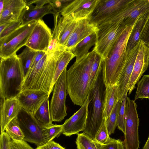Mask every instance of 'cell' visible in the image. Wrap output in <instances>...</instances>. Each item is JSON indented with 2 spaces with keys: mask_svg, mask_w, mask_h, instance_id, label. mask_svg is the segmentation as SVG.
I'll list each match as a JSON object with an SVG mask.
<instances>
[{
  "mask_svg": "<svg viewBox=\"0 0 149 149\" xmlns=\"http://www.w3.org/2000/svg\"><path fill=\"white\" fill-rule=\"evenodd\" d=\"M96 54L93 49L76 60L67 70V93L74 104L81 106L88 95L91 69Z\"/></svg>",
  "mask_w": 149,
  "mask_h": 149,
  "instance_id": "6da1fadb",
  "label": "cell"
},
{
  "mask_svg": "<svg viewBox=\"0 0 149 149\" xmlns=\"http://www.w3.org/2000/svg\"><path fill=\"white\" fill-rule=\"evenodd\" d=\"M134 24L127 26L107 57L103 60L102 70L106 87L114 85L118 81L127 59V45Z\"/></svg>",
  "mask_w": 149,
  "mask_h": 149,
  "instance_id": "7a4b0ae2",
  "label": "cell"
},
{
  "mask_svg": "<svg viewBox=\"0 0 149 149\" xmlns=\"http://www.w3.org/2000/svg\"><path fill=\"white\" fill-rule=\"evenodd\" d=\"M24 78L17 55L1 58L0 95L5 100L16 97L22 91Z\"/></svg>",
  "mask_w": 149,
  "mask_h": 149,
  "instance_id": "3957f363",
  "label": "cell"
},
{
  "mask_svg": "<svg viewBox=\"0 0 149 149\" xmlns=\"http://www.w3.org/2000/svg\"><path fill=\"white\" fill-rule=\"evenodd\" d=\"M105 89L102 65L93 88L88 92V113L85 127L83 131L93 140H94L96 133L105 120L103 109Z\"/></svg>",
  "mask_w": 149,
  "mask_h": 149,
  "instance_id": "277c9868",
  "label": "cell"
},
{
  "mask_svg": "<svg viewBox=\"0 0 149 149\" xmlns=\"http://www.w3.org/2000/svg\"><path fill=\"white\" fill-rule=\"evenodd\" d=\"M127 26L119 22H109L98 26L97 41L93 49L103 60L107 57Z\"/></svg>",
  "mask_w": 149,
  "mask_h": 149,
  "instance_id": "5b68a950",
  "label": "cell"
},
{
  "mask_svg": "<svg viewBox=\"0 0 149 149\" xmlns=\"http://www.w3.org/2000/svg\"><path fill=\"white\" fill-rule=\"evenodd\" d=\"M37 21L21 25L6 37L0 40V56L6 58L13 55L25 45L35 26Z\"/></svg>",
  "mask_w": 149,
  "mask_h": 149,
  "instance_id": "8992f818",
  "label": "cell"
},
{
  "mask_svg": "<svg viewBox=\"0 0 149 149\" xmlns=\"http://www.w3.org/2000/svg\"><path fill=\"white\" fill-rule=\"evenodd\" d=\"M135 101L127 97L125 106L124 140L125 149H138L140 142L138 129L139 120Z\"/></svg>",
  "mask_w": 149,
  "mask_h": 149,
  "instance_id": "52a82bcc",
  "label": "cell"
},
{
  "mask_svg": "<svg viewBox=\"0 0 149 149\" xmlns=\"http://www.w3.org/2000/svg\"><path fill=\"white\" fill-rule=\"evenodd\" d=\"M67 71L66 68L54 86L49 105L51 117L52 122H61L67 115V108L65 104L67 94Z\"/></svg>",
  "mask_w": 149,
  "mask_h": 149,
  "instance_id": "ba28073f",
  "label": "cell"
},
{
  "mask_svg": "<svg viewBox=\"0 0 149 149\" xmlns=\"http://www.w3.org/2000/svg\"><path fill=\"white\" fill-rule=\"evenodd\" d=\"M17 117L24 135V140L37 146L45 144L43 130L47 126L40 123L33 115L22 108Z\"/></svg>",
  "mask_w": 149,
  "mask_h": 149,
  "instance_id": "9c48e42d",
  "label": "cell"
},
{
  "mask_svg": "<svg viewBox=\"0 0 149 149\" xmlns=\"http://www.w3.org/2000/svg\"><path fill=\"white\" fill-rule=\"evenodd\" d=\"M149 11V0H132L116 14L99 25L119 22L126 26L133 25L140 15Z\"/></svg>",
  "mask_w": 149,
  "mask_h": 149,
  "instance_id": "30bf717a",
  "label": "cell"
},
{
  "mask_svg": "<svg viewBox=\"0 0 149 149\" xmlns=\"http://www.w3.org/2000/svg\"><path fill=\"white\" fill-rule=\"evenodd\" d=\"M100 0H73L60 13L63 17L78 22L89 19Z\"/></svg>",
  "mask_w": 149,
  "mask_h": 149,
  "instance_id": "8fae6325",
  "label": "cell"
},
{
  "mask_svg": "<svg viewBox=\"0 0 149 149\" xmlns=\"http://www.w3.org/2000/svg\"><path fill=\"white\" fill-rule=\"evenodd\" d=\"M132 0H100L89 18L97 25L110 18Z\"/></svg>",
  "mask_w": 149,
  "mask_h": 149,
  "instance_id": "7c38bea8",
  "label": "cell"
},
{
  "mask_svg": "<svg viewBox=\"0 0 149 149\" xmlns=\"http://www.w3.org/2000/svg\"><path fill=\"white\" fill-rule=\"evenodd\" d=\"M63 49L58 47L56 51L48 55L40 79L33 90L42 91L49 95L53 87V82L58 57Z\"/></svg>",
  "mask_w": 149,
  "mask_h": 149,
  "instance_id": "4fadbf2b",
  "label": "cell"
},
{
  "mask_svg": "<svg viewBox=\"0 0 149 149\" xmlns=\"http://www.w3.org/2000/svg\"><path fill=\"white\" fill-rule=\"evenodd\" d=\"M52 38L50 29L41 19L37 21L25 46L37 51L46 52Z\"/></svg>",
  "mask_w": 149,
  "mask_h": 149,
  "instance_id": "5bb4252c",
  "label": "cell"
},
{
  "mask_svg": "<svg viewBox=\"0 0 149 149\" xmlns=\"http://www.w3.org/2000/svg\"><path fill=\"white\" fill-rule=\"evenodd\" d=\"M89 96L88 94L83 104L79 109L62 125V133L70 136L78 134L83 131L85 127L88 113Z\"/></svg>",
  "mask_w": 149,
  "mask_h": 149,
  "instance_id": "9a60e30c",
  "label": "cell"
},
{
  "mask_svg": "<svg viewBox=\"0 0 149 149\" xmlns=\"http://www.w3.org/2000/svg\"><path fill=\"white\" fill-rule=\"evenodd\" d=\"M49 96L43 91L26 89L22 90L16 98L22 108L33 116Z\"/></svg>",
  "mask_w": 149,
  "mask_h": 149,
  "instance_id": "2e32d148",
  "label": "cell"
},
{
  "mask_svg": "<svg viewBox=\"0 0 149 149\" xmlns=\"http://www.w3.org/2000/svg\"><path fill=\"white\" fill-rule=\"evenodd\" d=\"M139 45L140 42L128 54L127 61L117 83L118 85V102H121L127 95L129 91L128 85L139 51Z\"/></svg>",
  "mask_w": 149,
  "mask_h": 149,
  "instance_id": "e0dca14e",
  "label": "cell"
},
{
  "mask_svg": "<svg viewBox=\"0 0 149 149\" xmlns=\"http://www.w3.org/2000/svg\"><path fill=\"white\" fill-rule=\"evenodd\" d=\"M149 65V48L142 41L140 40L139 51L128 85L129 95L134 89L136 84Z\"/></svg>",
  "mask_w": 149,
  "mask_h": 149,
  "instance_id": "ac0fdd59",
  "label": "cell"
},
{
  "mask_svg": "<svg viewBox=\"0 0 149 149\" xmlns=\"http://www.w3.org/2000/svg\"><path fill=\"white\" fill-rule=\"evenodd\" d=\"M97 29V25L91 22L89 19L78 21L76 27L64 47V49L70 51L81 41L96 32Z\"/></svg>",
  "mask_w": 149,
  "mask_h": 149,
  "instance_id": "d6986e66",
  "label": "cell"
},
{
  "mask_svg": "<svg viewBox=\"0 0 149 149\" xmlns=\"http://www.w3.org/2000/svg\"><path fill=\"white\" fill-rule=\"evenodd\" d=\"M22 108L16 97L5 100H0L1 132L5 131L7 125L17 116Z\"/></svg>",
  "mask_w": 149,
  "mask_h": 149,
  "instance_id": "ffe728a7",
  "label": "cell"
},
{
  "mask_svg": "<svg viewBox=\"0 0 149 149\" xmlns=\"http://www.w3.org/2000/svg\"><path fill=\"white\" fill-rule=\"evenodd\" d=\"M26 5L25 0H3V8L0 15V25L18 20Z\"/></svg>",
  "mask_w": 149,
  "mask_h": 149,
  "instance_id": "44dd1931",
  "label": "cell"
},
{
  "mask_svg": "<svg viewBox=\"0 0 149 149\" xmlns=\"http://www.w3.org/2000/svg\"><path fill=\"white\" fill-rule=\"evenodd\" d=\"M58 14L50 5H45L41 8H36L32 4L26 5L22 10L19 19L22 22V25L31 22L37 21L48 14Z\"/></svg>",
  "mask_w": 149,
  "mask_h": 149,
  "instance_id": "7402d4cb",
  "label": "cell"
},
{
  "mask_svg": "<svg viewBox=\"0 0 149 149\" xmlns=\"http://www.w3.org/2000/svg\"><path fill=\"white\" fill-rule=\"evenodd\" d=\"M149 16V11L140 15L136 22L127 41L126 49L127 54L139 43L142 30Z\"/></svg>",
  "mask_w": 149,
  "mask_h": 149,
  "instance_id": "603a6c76",
  "label": "cell"
},
{
  "mask_svg": "<svg viewBox=\"0 0 149 149\" xmlns=\"http://www.w3.org/2000/svg\"><path fill=\"white\" fill-rule=\"evenodd\" d=\"M59 15L58 24L59 33V47L64 49L70 36L76 26L77 22L61 17Z\"/></svg>",
  "mask_w": 149,
  "mask_h": 149,
  "instance_id": "cb8c5ba5",
  "label": "cell"
},
{
  "mask_svg": "<svg viewBox=\"0 0 149 149\" xmlns=\"http://www.w3.org/2000/svg\"><path fill=\"white\" fill-rule=\"evenodd\" d=\"M118 88L117 83L106 87L103 109V117L105 120L118 102Z\"/></svg>",
  "mask_w": 149,
  "mask_h": 149,
  "instance_id": "d4e9b609",
  "label": "cell"
},
{
  "mask_svg": "<svg viewBox=\"0 0 149 149\" xmlns=\"http://www.w3.org/2000/svg\"><path fill=\"white\" fill-rule=\"evenodd\" d=\"M97 41L96 32H94L83 39L74 47L70 51L78 59L87 54L89 50Z\"/></svg>",
  "mask_w": 149,
  "mask_h": 149,
  "instance_id": "484cf974",
  "label": "cell"
},
{
  "mask_svg": "<svg viewBox=\"0 0 149 149\" xmlns=\"http://www.w3.org/2000/svg\"><path fill=\"white\" fill-rule=\"evenodd\" d=\"M75 57L70 51L64 50L59 55L57 58L56 69L53 82V86L63 72L70 61Z\"/></svg>",
  "mask_w": 149,
  "mask_h": 149,
  "instance_id": "4316f807",
  "label": "cell"
},
{
  "mask_svg": "<svg viewBox=\"0 0 149 149\" xmlns=\"http://www.w3.org/2000/svg\"><path fill=\"white\" fill-rule=\"evenodd\" d=\"M37 51L26 46L17 56L22 68L24 77L29 70Z\"/></svg>",
  "mask_w": 149,
  "mask_h": 149,
  "instance_id": "83f0119b",
  "label": "cell"
},
{
  "mask_svg": "<svg viewBox=\"0 0 149 149\" xmlns=\"http://www.w3.org/2000/svg\"><path fill=\"white\" fill-rule=\"evenodd\" d=\"M49 98L43 103L33 116L40 123L46 126L52 123L50 113Z\"/></svg>",
  "mask_w": 149,
  "mask_h": 149,
  "instance_id": "f1b7e54d",
  "label": "cell"
},
{
  "mask_svg": "<svg viewBox=\"0 0 149 149\" xmlns=\"http://www.w3.org/2000/svg\"><path fill=\"white\" fill-rule=\"evenodd\" d=\"M5 131L13 141H20L24 140V135L17 117L8 123L5 128Z\"/></svg>",
  "mask_w": 149,
  "mask_h": 149,
  "instance_id": "f546056e",
  "label": "cell"
},
{
  "mask_svg": "<svg viewBox=\"0 0 149 149\" xmlns=\"http://www.w3.org/2000/svg\"><path fill=\"white\" fill-rule=\"evenodd\" d=\"M144 98L149 99V74L144 75L138 82L134 100Z\"/></svg>",
  "mask_w": 149,
  "mask_h": 149,
  "instance_id": "4dcf8cb0",
  "label": "cell"
},
{
  "mask_svg": "<svg viewBox=\"0 0 149 149\" xmlns=\"http://www.w3.org/2000/svg\"><path fill=\"white\" fill-rule=\"evenodd\" d=\"M44 141L45 144L56 137H58L62 133V125L52 124L47 126L43 130Z\"/></svg>",
  "mask_w": 149,
  "mask_h": 149,
  "instance_id": "1f68e13d",
  "label": "cell"
},
{
  "mask_svg": "<svg viewBox=\"0 0 149 149\" xmlns=\"http://www.w3.org/2000/svg\"><path fill=\"white\" fill-rule=\"evenodd\" d=\"M54 15V29L52 34L51 41L46 52L47 55H49L54 52L59 47V33L58 24V19L59 15Z\"/></svg>",
  "mask_w": 149,
  "mask_h": 149,
  "instance_id": "d6a6232c",
  "label": "cell"
},
{
  "mask_svg": "<svg viewBox=\"0 0 149 149\" xmlns=\"http://www.w3.org/2000/svg\"><path fill=\"white\" fill-rule=\"evenodd\" d=\"M121 102L118 101L116 104L112 112L106 120L108 134L109 136L114 133L117 126V116Z\"/></svg>",
  "mask_w": 149,
  "mask_h": 149,
  "instance_id": "836d02e7",
  "label": "cell"
},
{
  "mask_svg": "<svg viewBox=\"0 0 149 149\" xmlns=\"http://www.w3.org/2000/svg\"><path fill=\"white\" fill-rule=\"evenodd\" d=\"M103 59L97 53L92 67L89 84V91L95 85L99 72L102 67Z\"/></svg>",
  "mask_w": 149,
  "mask_h": 149,
  "instance_id": "e575fe53",
  "label": "cell"
},
{
  "mask_svg": "<svg viewBox=\"0 0 149 149\" xmlns=\"http://www.w3.org/2000/svg\"><path fill=\"white\" fill-rule=\"evenodd\" d=\"M93 140L84 132L77 134L76 144L78 149H93Z\"/></svg>",
  "mask_w": 149,
  "mask_h": 149,
  "instance_id": "d590c367",
  "label": "cell"
},
{
  "mask_svg": "<svg viewBox=\"0 0 149 149\" xmlns=\"http://www.w3.org/2000/svg\"><path fill=\"white\" fill-rule=\"evenodd\" d=\"M127 96H126L121 102L117 116V126L118 128L124 134L125 133V106Z\"/></svg>",
  "mask_w": 149,
  "mask_h": 149,
  "instance_id": "8d00e7d4",
  "label": "cell"
},
{
  "mask_svg": "<svg viewBox=\"0 0 149 149\" xmlns=\"http://www.w3.org/2000/svg\"><path fill=\"white\" fill-rule=\"evenodd\" d=\"M109 135L104 120L96 133L94 140L102 145L107 141Z\"/></svg>",
  "mask_w": 149,
  "mask_h": 149,
  "instance_id": "74e56055",
  "label": "cell"
},
{
  "mask_svg": "<svg viewBox=\"0 0 149 149\" xmlns=\"http://www.w3.org/2000/svg\"><path fill=\"white\" fill-rule=\"evenodd\" d=\"M102 149H125L123 142L109 136L107 141L102 145Z\"/></svg>",
  "mask_w": 149,
  "mask_h": 149,
  "instance_id": "f35d334b",
  "label": "cell"
},
{
  "mask_svg": "<svg viewBox=\"0 0 149 149\" xmlns=\"http://www.w3.org/2000/svg\"><path fill=\"white\" fill-rule=\"evenodd\" d=\"M22 25V22L19 19L12 22L0 33V40L11 34Z\"/></svg>",
  "mask_w": 149,
  "mask_h": 149,
  "instance_id": "ab89813d",
  "label": "cell"
},
{
  "mask_svg": "<svg viewBox=\"0 0 149 149\" xmlns=\"http://www.w3.org/2000/svg\"><path fill=\"white\" fill-rule=\"evenodd\" d=\"M73 0H49V3L58 14H60L63 10Z\"/></svg>",
  "mask_w": 149,
  "mask_h": 149,
  "instance_id": "60d3db41",
  "label": "cell"
},
{
  "mask_svg": "<svg viewBox=\"0 0 149 149\" xmlns=\"http://www.w3.org/2000/svg\"><path fill=\"white\" fill-rule=\"evenodd\" d=\"M12 140L5 131L1 132L0 136V149H11Z\"/></svg>",
  "mask_w": 149,
  "mask_h": 149,
  "instance_id": "b9f144b4",
  "label": "cell"
},
{
  "mask_svg": "<svg viewBox=\"0 0 149 149\" xmlns=\"http://www.w3.org/2000/svg\"><path fill=\"white\" fill-rule=\"evenodd\" d=\"M140 40L148 46L149 42V16L142 30Z\"/></svg>",
  "mask_w": 149,
  "mask_h": 149,
  "instance_id": "7bdbcfd3",
  "label": "cell"
},
{
  "mask_svg": "<svg viewBox=\"0 0 149 149\" xmlns=\"http://www.w3.org/2000/svg\"><path fill=\"white\" fill-rule=\"evenodd\" d=\"M11 149H33L27 143L23 140L20 141L12 140Z\"/></svg>",
  "mask_w": 149,
  "mask_h": 149,
  "instance_id": "ee69618b",
  "label": "cell"
},
{
  "mask_svg": "<svg viewBox=\"0 0 149 149\" xmlns=\"http://www.w3.org/2000/svg\"><path fill=\"white\" fill-rule=\"evenodd\" d=\"M36 149H65L59 143L52 140L41 146H37Z\"/></svg>",
  "mask_w": 149,
  "mask_h": 149,
  "instance_id": "f6af8a7d",
  "label": "cell"
},
{
  "mask_svg": "<svg viewBox=\"0 0 149 149\" xmlns=\"http://www.w3.org/2000/svg\"><path fill=\"white\" fill-rule=\"evenodd\" d=\"M26 5H31L33 3L36 4V8H41L45 5L49 3V0H25Z\"/></svg>",
  "mask_w": 149,
  "mask_h": 149,
  "instance_id": "bcb514c9",
  "label": "cell"
},
{
  "mask_svg": "<svg viewBox=\"0 0 149 149\" xmlns=\"http://www.w3.org/2000/svg\"><path fill=\"white\" fill-rule=\"evenodd\" d=\"M46 53V52H45L37 51L36 54L31 64L29 69L32 68L35 66Z\"/></svg>",
  "mask_w": 149,
  "mask_h": 149,
  "instance_id": "7dc6e473",
  "label": "cell"
},
{
  "mask_svg": "<svg viewBox=\"0 0 149 149\" xmlns=\"http://www.w3.org/2000/svg\"><path fill=\"white\" fill-rule=\"evenodd\" d=\"M92 144L93 149H102V144L95 141L93 140Z\"/></svg>",
  "mask_w": 149,
  "mask_h": 149,
  "instance_id": "c3c4849f",
  "label": "cell"
},
{
  "mask_svg": "<svg viewBox=\"0 0 149 149\" xmlns=\"http://www.w3.org/2000/svg\"><path fill=\"white\" fill-rule=\"evenodd\" d=\"M10 23H6L0 25V33L3 31Z\"/></svg>",
  "mask_w": 149,
  "mask_h": 149,
  "instance_id": "681fc988",
  "label": "cell"
},
{
  "mask_svg": "<svg viewBox=\"0 0 149 149\" xmlns=\"http://www.w3.org/2000/svg\"><path fill=\"white\" fill-rule=\"evenodd\" d=\"M142 149H149V135L148 139L143 146Z\"/></svg>",
  "mask_w": 149,
  "mask_h": 149,
  "instance_id": "f907efd6",
  "label": "cell"
},
{
  "mask_svg": "<svg viewBox=\"0 0 149 149\" xmlns=\"http://www.w3.org/2000/svg\"><path fill=\"white\" fill-rule=\"evenodd\" d=\"M3 8V0H0V15H1Z\"/></svg>",
  "mask_w": 149,
  "mask_h": 149,
  "instance_id": "816d5d0a",
  "label": "cell"
},
{
  "mask_svg": "<svg viewBox=\"0 0 149 149\" xmlns=\"http://www.w3.org/2000/svg\"><path fill=\"white\" fill-rule=\"evenodd\" d=\"M148 48H149V42L148 43Z\"/></svg>",
  "mask_w": 149,
  "mask_h": 149,
  "instance_id": "f5cc1de1",
  "label": "cell"
},
{
  "mask_svg": "<svg viewBox=\"0 0 149 149\" xmlns=\"http://www.w3.org/2000/svg\"></svg>",
  "mask_w": 149,
  "mask_h": 149,
  "instance_id": "db71d44e",
  "label": "cell"
}]
</instances>
